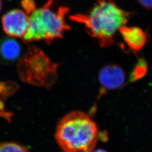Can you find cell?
<instances>
[{
    "mask_svg": "<svg viewBox=\"0 0 152 152\" xmlns=\"http://www.w3.org/2000/svg\"><path fill=\"white\" fill-rule=\"evenodd\" d=\"M58 66L41 49L31 46L19 60L18 72L22 81L50 88L57 81Z\"/></svg>",
    "mask_w": 152,
    "mask_h": 152,
    "instance_id": "277c9868",
    "label": "cell"
},
{
    "mask_svg": "<svg viewBox=\"0 0 152 152\" xmlns=\"http://www.w3.org/2000/svg\"><path fill=\"white\" fill-rule=\"evenodd\" d=\"M119 31L125 42L132 51H139L147 44V34L140 28L125 26L121 28Z\"/></svg>",
    "mask_w": 152,
    "mask_h": 152,
    "instance_id": "52a82bcc",
    "label": "cell"
},
{
    "mask_svg": "<svg viewBox=\"0 0 152 152\" xmlns=\"http://www.w3.org/2000/svg\"><path fill=\"white\" fill-rule=\"evenodd\" d=\"M21 54L20 45L16 40L4 38L0 41V58L7 61L16 60Z\"/></svg>",
    "mask_w": 152,
    "mask_h": 152,
    "instance_id": "ba28073f",
    "label": "cell"
},
{
    "mask_svg": "<svg viewBox=\"0 0 152 152\" xmlns=\"http://www.w3.org/2000/svg\"><path fill=\"white\" fill-rule=\"evenodd\" d=\"M2 0H0V11L2 10Z\"/></svg>",
    "mask_w": 152,
    "mask_h": 152,
    "instance_id": "9a60e30c",
    "label": "cell"
},
{
    "mask_svg": "<svg viewBox=\"0 0 152 152\" xmlns=\"http://www.w3.org/2000/svg\"><path fill=\"white\" fill-rule=\"evenodd\" d=\"M69 8L61 6L53 7V0H48L42 7H36L28 15L27 31L23 36L26 42L45 41L50 43L55 39L61 38L69 26L65 21Z\"/></svg>",
    "mask_w": 152,
    "mask_h": 152,
    "instance_id": "3957f363",
    "label": "cell"
},
{
    "mask_svg": "<svg viewBox=\"0 0 152 152\" xmlns=\"http://www.w3.org/2000/svg\"><path fill=\"white\" fill-rule=\"evenodd\" d=\"M16 85L11 82H0V100L5 99L14 94Z\"/></svg>",
    "mask_w": 152,
    "mask_h": 152,
    "instance_id": "30bf717a",
    "label": "cell"
},
{
    "mask_svg": "<svg viewBox=\"0 0 152 152\" xmlns=\"http://www.w3.org/2000/svg\"><path fill=\"white\" fill-rule=\"evenodd\" d=\"M99 80L102 86V94L106 91L117 90L123 87L126 82V73L120 65L109 64L101 69Z\"/></svg>",
    "mask_w": 152,
    "mask_h": 152,
    "instance_id": "8992f818",
    "label": "cell"
},
{
    "mask_svg": "<svg viewBox=\"0 0 152 152\" xmlns=\"http://www.w3.org/2000/svg\"><path fill=\"white\" fill-rule=\"evenodd\" d=\"M131 13L121 9L112 0H99L86 14L71 16V19L82 24L87 33L96 38L100 46L112 45L115 36L125 26Z\"/></svg>",
    "mask_w": 152,
    "mask_h": 152,
    "instance_id": "6da1fadb",
    "label": "cell"
},
{
    "mask_svg": "<svg viewBox=\"0 0 152 152\" xmlns=\"http://www.w3.org/2000/svg\"><path fill=\"white\" fill-rule=\"evenodd\" d=\"M22 4L27 14L32 11L36 7V5L33 0H23Z\"/></svg>",
    "mask_w": 152,
    "mask_h": 152,
    "instance_id": "7c38bea8",
    "label": "cell"
},
{
    "mask_svg": "<svg viewBox=\"0 0 152 152\" xmlns=\"http://www.w3.org/2000/svg\"><path fill=\"white\" fill-rule=\"evenodd\" d=\"M0 152H29L27 148L12 142L0 143Z\"/></svg>",
    "mask_w": 152,
    "mask_h": 152,
    "instance_id": "8fae6325",
    "label": "cell"
},
{
    "mask_svg": "<svg viewBox=\"0 0 152 152\" xmlns=\"http://www.w3.org/2000/svg\"><path fill=\"white\" fill-rule=\"evenodd\" d=\"M148 73V66L145 59L141 58L138 60L131 73L130 82L138 81L147 76Z\"/></svg>",
    "mask_w": 152,
    "mask_h": 152,
    "instance_id": "9c48e42d",
    "label": "cell"
},
{
    "mask_svg": "<svg viewBox=\"0 0 152 152\" xmlns=\"http://www.w3.org/2000/svg\"><path fill=\"white\" fill-rule=\"evenodd\" d=\"M28 24L27 14L19 9L8 11L2 18V26L4 32L12 37L23 38L27 31Z\"/></svg>",
    "mask_w": 152,
    "mask_h": 152,
    "instance_id": "5b68a950",
    "label": "cell"
},
{
    "mask_svg": "<svg viewBox=\"0 0 152 152\" xmlns=\"http://www.w3.org/2000/svg\"><path fill=\"white\" fill-rule=\"evenodd\" d=\"M139 4L142 6L144 8L152 10V0H137Z\"/></svg>",
    "mask_w": 152,
    "mask_h": 152,
    "instance_id": "4fadbf2b",
    "label": "cell"
},
{
    "mask_svg": "<svg viewBox=\"0 0 152 152\" xmlns=\"http://www.w3.org/2000/svg\"><path fill=\"white\" fill-rule=\"evenodd\" d=\"M55 137L64 152H92L99 140V132L88 114L77 110L60 120Z\"/></svg>",
    "mask_w": 152,
    "mask_h": 152,
    "instance_id": "7a4b0ae2",
    "label": "cell"
},
{
    "mask_svg": "<svg viewBox=\"0 0 152 152\" xmlns=\"http://www.w3.org/2000/svg\"><path fill=\"white\" fill-rule=\"evenodd\" d=\"M92 152H107L106 151H104L103 149H97V150H95V151H94Z\"/></svg>",
    "mask_w": 152,
    "mask_h": 152,
    "instance_id": "5bb4252c",
    "label": "cell"
}]
</instances>
